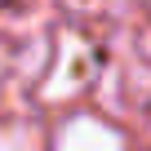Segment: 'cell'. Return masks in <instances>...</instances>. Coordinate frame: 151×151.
I'll list each match as a JSON object with an SVG mask.
<instances>
[{"label": "cell", "instance_id": "obj_1", "mask_svg": "<svg viewBox=\"0 0 151 151\" xmlns=\"http://www.w3.org/2000/svg\"><path fill=\"white\" fill-rule=\"evenodd\" d=\"M58 151H124V138L120 129H111L107 120L98 116H71L62 129H58Z\"/></svg>", "mask_w": 151, "mask_h": 151}, {"label": "cell", "instance_id": "obj_2", "mask_svg": "<svg viewBox=\"0 0 151 151\" xmlns=\"http://www.w3.org/2000/svg\"><path fill=\"white\" fill-rule=\"evenodd\" d=\"M0 151H40V142L27 124H0Z\"/></svg>", "mask_w": 151, "mask_h": 151}]
</instances>
